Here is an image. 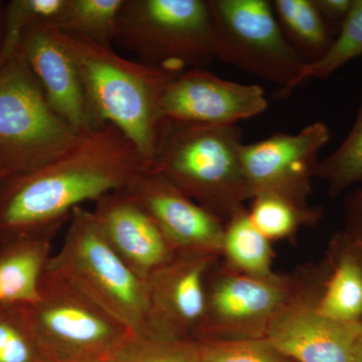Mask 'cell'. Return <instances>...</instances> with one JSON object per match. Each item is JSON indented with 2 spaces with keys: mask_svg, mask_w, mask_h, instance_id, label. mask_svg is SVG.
Listing matches in <instances>:
<instances>
[{
  "mask_svg": "<svg viewBox=\"0 0 362 362\" xmlns=\"http://www.w3.org/2000/svg\"><path fill=\"white\" fill-rule=\"evenodd\" d=\"M149 170L135 145L112 125L81 136L44 165L6 178L0 189V243L58 233L85 202L120 192Z\"/></svg>",
  "mask_w": 362,
  "mask_h": 362,
  "instance_id": "cell-1",
  "label": "cell"
},
{
  "mask_svg": "<svg viewBox=\"0 0 362 362\" xmlns=\"http://www.w3.org/2000/svg\"><path fill=\"white\" fill-rule=\"evenodd\" d=\"M56 32L77 66L98 124L123 133L150 169L168 123L162 114V96L180 73L130 61L112 47Z\"/></svg>",
  "mask_w": 362,
  "mask_h": 362,
  "instance_id": "cell-2",
  "label": "cell"
},
{
  "mask_svg": "<svg viewBox=\"0 0 362 362\" xmlns=\"http://www.w3.org/2000/svg\"><path fill=\"white\" fill-rule=\"evenodd\" d=\"M243 133L235 125L166 123L150 171L228 223L252 199L242 163Z\"/></svg>",
  "mask_w": 362,
  "mask_h": 362,
  "instance_id": "cell-3",
  "label": "cell"
},
{
  "mask_svg": "<svg viewBox=\"0 0 362 362\" xmlns=\"http://www.w3.org/2000/svg\"><path fill=\"white\" fill-rule=\"evenodd\" d=\"M52 108L18 40L0 54V171L4 177L44 165L80 139Z\"/></svg>",
  "mask_w": 362,
  "mask_h": 362,
  "instance_id": "cell-4",
  "label": "cell"
},
{
  "mask_svg": "<svg viewBox=\"0 0 362 362\" xmlns=\"http://www.w3.org/2000/svg\"><path fill=\"white\" fill-rule=\"evenodd\" d=\"M69 221L63 245L45 270L63 279L135 334L147 333L144 281L109 246L92 211L76 207Z\"/></svg>",
  "mask_w": 362,
  "mask_h": 362,
  "instance_id": "cell-5",
  "label": "cell"
},
{
  "mask_svg": "<svg viewBox=\"0 0 362 362\" xmlns=\"http://www.w3.org/2000/svg\"><path fill=\"white\" fill-rule=\"evenodd\" d=\"M115 44L168 70L206 69L216 59L207 0H125Z\"/></svg>",
  "mask_w": 362,
  "mask_h": 362,
  "instance_id": "cell-6",
  "label": "cell"
},
{
  "mask_svg": "<svg viewBox=\"0 0 362 362\" xmlns=\"http://www.w3.org/2000/svg\"><path fill=\"white\" fill-rule=\"evenodd\" d=\"M211 266L206 276V308L199 339H266L274 322L293 303L323 285L328 265L308 283L302 276H252Z\"/></svg>",
  "mask_w": 362,
  "mask_h": 362,
  "instance_id": "cell-7",
  "label": "cell"
},
{
  "mask_svg": "<svg viewBox=\"0 0 362 362\" xmlns=\"http://www.w3.org/2000/svg\"><path fill=\"white\" fill-rule=\"evenodd\" d=\"M216 59L278 86L289 97L306 62L286 40L267 0H207Z\"/></svg>",
  "mask_w": 362,
  "mask_h": 362,
  "instance_id": "cell-8",
  "label": "cell"
},
{
  "mask_svg": "<svg viewBox=\"0 0 362 362\" xmlns=\"http://www.w3.org/2000/svg\"><path fill=\"white\" fill-rule=\"evenodd\" d=\"M25 307L52 362L108 359L135 334L47 270L40 281L37 299Z\"/></svg>",
  "mask_w": 362,
  "mask_h": 362,
  "instance_id": "cell-9",
  "label": "cell"
},
{
  "mask_svg": "<svg viewBox=\"0 0 362 362\" xmlns=\"http://www.w3.org/2000/svg\"><path fill=\"white\" fill-rule=\"evenodd\" d=\"M329 139L327 125L317 121L296 134L278 132L245 144L242 163L252 199L257 195H275L309 207L319 153Z\"/></svg>",
  "mask_w": 362,
  "mask_h": 362,
  "instance_id": "cell-10",
  "label": "cell"
},
{
  "mask_svg": "<svg viewBox=\"0 0 362 362\" xmlns=\"http://www.w3.org/2000/svg\"><path fill=\"white\" fill-rule=\"evenodd\" d=\"M213 255L176 252L145 280L147 333L197 340L206 316V282Z\"/></svg>",
  "mask_w": 362,
  "mask_h": 362,
  "instance_id": "cell-11",
  "label": "cell"
},
{
  "mask_svg": "<svg viewBox=\"0 0 362 362\" xmlns=\"http://www.w3.org/2000/svg\"><path fill=\"white\" fill-rule=\"evenodd\" d=\"M268 106L259 86L223 80L206 69L175 75L161 100L166 121L202 125H235L264 113Z\"/></svg>",
  "mask_w": 362,
  "mask_h": 362,
  "instance_id": "cell-12",
  "label": "cell"
},
{
  "mask_svg": "<svg viewBox=\"0 0 362 362\" xmlns=\"http://www.w3.org/2000/svg\"><path fill=\"white\" fill-rule=\"evenodd\" d=\"M122 192L146 211L175 252L223 255L225 223L161 175L144 171Z\"/></svg>",
  "mask_w": 362,
  "mask_h": 362,
  "instance_id": "cell-13",
  "label": "cell"
},
{
  "mask_svg": "<svg viewBox=\"0 0 362 362\" xmlns=\"http://www.w3.org/2000/svg\"><path fill=\"white\" fill-rule=\"evenodd\" d=\"M18 47L47 101L61 118L78 135L101 128L90 109L77 66L54 25L33 23L23 26L18 33Z\"/></svg>",
  "mask_w": 362,
  "mask_h": 362,
  "instance_id": "cell-14",
  "label": "cell"
},
{
  "mask_svg": "<svg viewBox=\"0 0 362 362\" xmlns=\"http://www.w3.org/2000/svg\"><path fill=\"white\" fill-rule=\"evenodd\" d=\"M324 284L279 317L266 339L279 354L298 362H356L362 322H338L321 315L316 307Z\"/></svg>",
  "mask_w": 362,
  "mask_h": 362,
  "instance_id": "cell-15",
  "label": "cell"
},
{
  "mask_svg": "<svg viewBox=\"0 0 362 362\" xmlns=\"http://www.w3.org/2000/svg\"><path fill=\"white\" fill-rule=\"evenodd\" d=\"M93 214L117 256L142 281L175 256V251L144 209L122 190L95 202Z\"/></svg>",
  "mask_w": 362,
  "mask_h": 362,
  "instance_id": "cell-16",
  "label": "cell"
},
{
  "mask_svg": "<svg viewBox=\"0 0 362 362\" xmlns=\"http://www.w3.org/2000/svg\"><path fill=\"white\" fill-rule=\"evenodd\" d=\"M317 311L338 322H362V252L342 230L332 238Z\"/></svg>",
  "mask_w": 362,
  "mask_h": 362,
  "instance_id": "cell-17",
  "label": "cell"
},
{
  "mask_svg": "<svg viewBox=\"0 0 362 362\" xmlns=\"http://www.w3.org/2000/svg\"><path fill=\"white\" fill-rule=\"evenodd\" d=\"M57 233L25 235L0 243V285L4 304L28 305L39 296Z\"/></svg>",
  "mask_w": 362,
  "mask_h": 362,
  "instance_id": "cell-18",
  "label": "cell"
},
{
  "mask_svg": "<svg viewBox=\"0 0 362 362\" xmlns=\"http://www.w3.org/2000/svg\"><path fill=\"white\" fill-rule=\"evenodd\" d=\"M272 6L286 40L307 64L316 63L327 54L335 37L313 0H275Z\"/></svg>",
  "mask_w": 362,
  "mask_h": 362,
  "instance_id": "cell-19",
  "label": "cell"
},
{
  "mask_svg": "<svg viewBox=\"0 0 362 362\" xmlns=\"http://www.w3.org/2000/svg\"><path fill=\"white\" fill-rule=\"evenodd\" d=\"M125 0H66L54 23L59 32L105 47L115 42Z\"/></svg>",
  "mask_w": 362,
  "mask_h": 362,
  "instance_id": "cell-20",
  "label": "cell"
},
{
  "mask_svg": "<svg viewBox=\"0 0 362 362\" xmlns=\"http://www.w3.org/2000/svg\"><path fill=\"white\" fill-rule=\"evenodd\" d=\"M223 255L230 268L240 273L252 276L273 273L270 240L254 226L246 209L226 223Z\"/></svg>",
  "mask_w": 362,
  "mask_h": 362,
  "instance_id": "cell-21",
  "label": "cell"
},
{
  "mask_svg": "<svg viewBox=\"0 0 362 362\" xmlns=\"http://www.w3.org/2000/svg\"><path fill=\"white\" fill-rule=\"evenodd\" d=\"M250 220L269 240L291 237L300 226L313 225L322 216L321 209L300 207L275 197L261 194L252 197Z\"/></svg>",
  "mask_w": 362,
  "mask_h": 362,
  "instance_id": "cell-22",
  "label": "cell"
},
{
  "mask_svg": "<svg viewBox=\"0 0 362 362\" xmlns=\"http://www.w3.org/2000/svg\"><path fill=\"white\" fill-rule=\"evenodd\" d=\"M314 178L327 185L331 197H338L362 181V96L356 122L337 150L319 160Z\"/></svg>",
  "mask_w": 362,
  "mask_h": 362,
  "instance_id": "cell-23",
  "label": "cell"
},
{
  "mask_svg": "<svg viewBox=\"0 0 362 362\" xmlns=\"http://www.w3.org/2000/svg\"><path fill=\"white\" fill-rule=\"evenodd\" d=\"M0 362H52L25 305L0 304Z\"/></svg>",
  "mask_w": 362,
  "mask_h": 362,
  "instance_id": "cell-24",
  "label": "cell"
},
{
  "mask_svg": "<svg viewBox=\"0 0 362 362\" xmlns=\"http://www.w3.org/2000/svg\"><path fill=\"white\" fill-rule=\"evenodd\" d=\"M107 362H201L197 340H176L137 333L114 351Z\"/></svg>",
  "mask_w": 362,
  "mask_h": 362,
  "instance_id": "cell-25",
  "label": "cell"
},
{
  "mask_svg": "<svg viewBox=\"0 0 362 362\" xmlns=\"http://www.w3.org/2000/svg\"><path fill=\"white\" fill-rule=\"evenodd\" d=\"M362 56V0H354L349 18L329 51L313 64H307L298 78L295 90L310 78H329L341 66Z\"/></svg>",
  "mask_w": 362,
  "mask_h": 362,
  "instance_id": "cell-26",
  "label": "cell"
},
{
  "mask_svg": "<svg viewBox=\"0 0 362 362\" xmlns=\"http://www.w3.org/2000/svg\"><path fill=\"white\" fill-rule=\"evenodd\" d=\"M201 362H287L267 339L197 340Z\"/></svg>",
  "mask_w": 362,
  "mask_h": 362,
  "instance_id": "cell-27",
  "label": "cell"
},
{
  "mask_svg": "<svg viewBox=\"0 0 362 362\" xmlns=\"http://www.w3.org/2000/svg\"><path fill=\"white\" fill-rule=\"evenodd\" d=\"M343 216L342 232L362 252V188L345 197Z\"/></svg>",
  "mask_w": 362,
  "mask_h": 362,
  "instance_id": "cell-28",
  "label": "cell"
},
{
  "mask_svg": "<svg viewBox=\"0 0 362 362\" xmlns=\"http://www.w3.org/2000/svg\"><path fill=\"white\" fill-rule=\"evenodd\" d=\"M354 1V0H313L317 11L335 37L349 18Z\"/></svg>",
  "mask_w": 362,
  "mask_h": 362,
  "instance_id": "cell-29",
  "label": "cell"
},
{
  "mask_svg": "<svg viewBox=\"0 0 362 362\" xmlns=\"http://www.w3.org/2000/svg\"><path fill=\"white\" fill-rule=\"evenodd\" d=\"M6 37V4L0 2V54Z\"/></svg>",
  "mask_w": 362,
  "mask_h": 362,
  "instance_id": "cell-30",
  "label": "cell"
},
{
  "mask_svg": "<svg viewBox=\"0 0 362 362\" xmlns=\"http://www.w3.org/2000/svg\"><path fill=\"white\" fill-rule=\"evenodd\" d=\"M356 362H362V333L358 338L356 349Z\"/></svg>",
  "mask_w": 362,
  "mask_h": 362,
  "instance_id": "cell-31",
  "label": "cell"
},
{
  "mask_svg": "<svg viewBox=\"0 0 362 362\" xmlns=\"http://www.w3.org/2000/svg\"><path fill=\"white\" fill-rule=\"evenodd\" d=\"M73 362H107V359H95V361H82Z\"/></svg>",
  "mask_w": 362,
  "mask_h": 362,
  "instance_id": "cell-32",
  "label": "cell"
},
{
  "mask_svg": "<svg viewBox=\"0 0 362 362\" xmlns=\"http://www.w3.org/2000/svg\"><path fill=\"white\" fill-rule=\"evenodd\" d=\"M4 180H6V177H4V175H2L1 171H0V189H1L2 185H4Z\"/></svg>",
  "mask_w": 362,
  "mask_h": 362,
  "instance_id": "cell-33",
  "label": "cell"
},
{
  "mask_svg": "<svg viewBox=\"0 0 362 362\" xmlns=\"http://www.w3.org/2000/svg\"><path fill=\"white\" fill-rule=\"evenodd\" d=\"M0 304H4V299H2L1 285H0Z\"/></svg>",
  "mask_w": 362,
  "mask_h": 362,
  "instance_id": "cell-34",
  "label": "cell"
}]
</instances>
